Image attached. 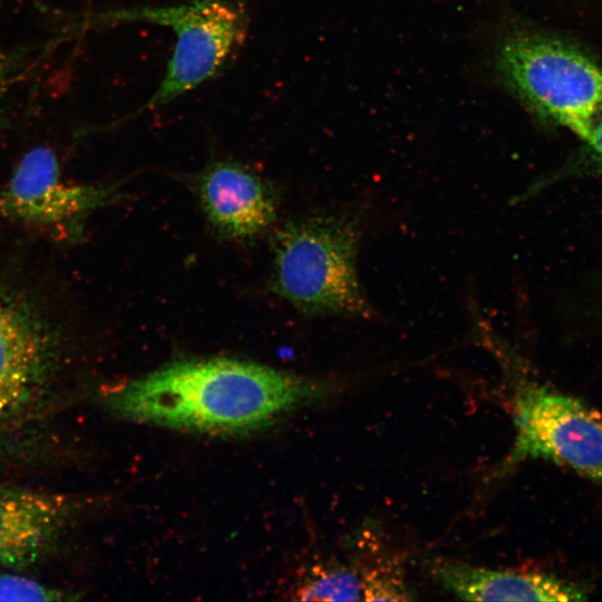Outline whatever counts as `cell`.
<instances>
[{"mask_svg": "<svg viewBox=\"0 0 602 602\" xmlns=\"http://www.w3.org/2000/svg\"><path fill=\"white\" fill-rule=\"evenodd\" d=\"M516 438L504 469L547 459L602 483V416L577 398L537 382L515 395Z\"/></svg>", "mask_w": 602, "mask_h": 602, "instance_id": "5b68a950", "label": "cell"}, {"mask_svg": "<svg viewBox=\"0 0 602 602\" xmlns=\"http://www.w3.org/2000/svg\"><path fill=\"white\" fill-rule=\"evenodd\" d=\"M110 194L107 187L65 182L55 152L39 146L20 159L0 194V212L38 225L72 223L105 204Z\"/></svg>", "mask_w": 602, "mask_h": 602, "instance_id": "8992f818", "label": "cell"}, {"mask_svg": "<svg viewBox=\"0 0 602 602\" xmlns=\"http://www.w3.org/2000/svg\"><path fill=\"white\" fill-rule=\"evenodd\" d=\"M361 559L360 566H357L356 571L360 581L361 600L405 601L411 599L399 557L372 547L365 550Z\"/></svg>", "mask_w": 602, "mask_h": 602, "instance_id": "8fae6325", "label": "cell"}, {"mask_svg": "<svg viewBox=\"0 0 602 602\" xmlns=\"http://www.w3.org/2000/svg\"><path fill=\"white\" fill-rule=\"evenodd\" d=\"M4 86H6V65L0 55V101L3 96Z\"/></svg>", "mask_w": 602, "mask_h": 602, "instance_id": "9a60e30c", "label": "cell"}, {"mask_svg": "<svg viewBox=\"0 0 602 602\" xmlns=\"http://www.w3.org/2000/svg\"><path fill=\"white\" fill-rule=\"evenodd\" d=\"M61 590L32 579L0 571V601H61L70 600Z\"/></svg>", "mask_w": 602, "mask_h": 602, "instance_id": "4fadbf2b", "label": "cell"}, {"mask_svg": "<svg viewBox=\"0 0 602 602\" xmlns=\"http://www.w3.org/2000/svg\"><path fill=\"white\" fill-rule=\"evenodd\" d=\"M494 67L536 114L589 139L602 109V67L594 60L544 35L511 30L496 42Z\"/></svg>", "mask_w": 602, "mask_h": 602, "instance_id": "3957f363", "label": "cell"}, {"mask_svg": "<svg viewBox=\"0 0 602 602\" xmlns=\"http://www.w3.org/2000/svg\"><path fill=\"white\" fill-rule=\"evenodd\" d=\"M320 381L225 358L186 359L116 388L106 404L125 418L203 431L258 428L328 392Z\"/></svg>", "mask_w": 602, "mask_h": 602, "instance_id": "6da1fadb", "label": "cell"}, {"mask_svg": "<svg viewBox=\"0 0 602 602\" xmlns=\"http://www.w3.org/2000/svg\"><path fill=\"white\" fill-rule=\"evenodd\" d=\"M585 143L592 151L599 167L602 168V109L598 114L590 137Z\"/></svg>", "mask_w": 602, "mask_h": 602, "instance_id": "5bb4252c", "label": "cell"}, {"mask_svg": "<svg viewBox=\"0 0 602 602\" xmlns=\"http://www.w3.org/2000/svg\"><path fill=\"white\" fill-rule=\"evenodd\" d=\"M300 600L359 601L361 588L356 571L331 566L309 577L297 592Z\"/></svg>", "mask_w": 602, "mask_h": 602, "instance_id": "7c38bea8", "label": "cell"}, {"mask_svg": "<svg viewBox=\"0 0 602 602\" xmlns=\"http://www.w3.org/2000/svg\"><path fill=\"white\" fill-rule=\"evenodd\" d=\"M52 341L17 302L0 295V423L29 406L49 377Z\"/></svg>", "mask_w": 602, "mask_h": 602, "instance_id": "52a82bcc", "label": "cell"}, {"mask_svg": "<svg viewBox=\"0 0 602 602\" xmlns=\"http://www.w3.org/2000/svg\"><path fill=\"white\" fill-rule=\"evenodd\" d=\"M363 231L357 210L288 222L273 243L272 289L307 314L373 318L357 269Z\"/></svg>", "mask_w": 602, "mask_h": 602, "instance_id": "7a4b0ae2", "label": "cell"}, {"mask_svg": "<svg viewBox=\"0 0 602 602\" xmlns=\"http://www.w3.org/2000/svg\"><path fill=\"white\" fill-rule=\"evenodd\" d=\"M149 22L173 30L176 41L166 72L138 110L166 105L217 75L246 38L249 17L231 0H192L104 14V21Z\"/></svg>", "mask_w": 602, "mask_h": 602, "instance_id": "277c9868", "label": "cell"}, {"mask_svg": "<svg viewBox=\"0 0 602 602\" xmlns=\"http://www.w3.org/2000/svg\"><path fill=\"white\" fill-rule=\"evenodd\" d=\"M71 513V501L60 494L0 489V566L20 569L45 557Z\"/></svg>", "mask_w": 602, "mask_h": 602, "instance_id": "9c48e42d", "label": "cell"}, {"mask_svg": "<svg viewBox=\"0 0 602 602\" xmlns=\"http://www.w3.org/2000/svg\"><path fill=\"white\" fill-rule=\"evenodd\" d=\"M196 194L206 219L225 237H254L275 219L276 201L270 186L234 162L208 165L197 176Z\"/></svg>", "mask_w": 602, "mask_h": 602, "instance_id": "ba28073f", "label": "cell"}, {"mask_svg": "<svg viewBox=\"0 0 602 602\" xmlns=\"http://www.w3.org/2000/svg\"><path fill=\"white\" fill-rule=\"evenodd\" d=\"M430 573L448 592L470 601H581L585 591L538 572L492 570L458 561H435Z\"/></svg>", "mask_w": 602, "mask_h": 602, "instance_id": "30bf717a", "label": "cell"}]
</instances>
